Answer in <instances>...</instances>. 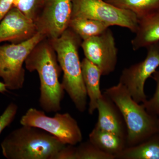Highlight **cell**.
Returning <instances> with one entry per match:
<instances>
[{
  "label": "cell",
  "instance_id": "obj_1",
  "mask_svg": "<svg viewBox=\"0 0 159 159\" xmlns=\"http://www.w3.org/2000/svg\"><path fill=\"white\" fill-rule=\"evenodd\" d=\"M45 39L31 51L25 64L30 72L35 71L38 74L40 82L39 102L41 108L46 112H57L61 109L65 94L59 81L61 70L50 40Z\"/></svg>",
  "mask_w": 159,
  "mask_h": 159
},
{
  "label": "cell",
  "instance_id": "obj_2",
  "mask_svg": "<svg viewBox=\"0 0 159 159\" xmlns=\"http://www.w3.org/2000/svg\"><path fill=\"white\" fill-rule=\"evenodd\" d=\"M66 145L45 131L22 125L6 136L1 147L7 159H57Z\"/></svg>",
  "mask_w": 159,
  "mask_h": 159
},
{
  "label": "cell",
  "instance_id": "obj_3",
  "mask_svg": "<svg viewBox=\"0 0 159 159\" xmlns=\"http://www.w3.org/2000/svg\"><path fill=\"white\" fill-rule=\"evenodd\" d=\"M50 41L63 72V88L77 110L84 112L87 108L88 96L78 53L81 39L68 28L59 38Z\"/></svg>",
  "mask_w": 159,
  "mask_h": 159
},
{
  "label": "cell",
  "instance_id": "obj_4",
  "mask_svg": "<svg viewBox=\"0 0 159 159\" xmlns=\"http://www.w3.org/2000/svg\"><path fill=\"white\" fill-rule=\"evenodd\" d=\"M103 93L122 114L127 129V147L138 145L159 132L158 116L148 113L142 103L136 102L121 83L106 89Z\"/></svg>",
  "mask_w": 159,
  "mask_h": 159
},
{
  "label": "cell",
  "instance_id": "obj_5",
  "mask_svg": "<svg viewBox=\"0 0 159 159\" xmlns=\"http://www.w3.org/2000/svg\"><path fill=\"white\" fill-rule=\"evenodd\" d=\"M46 38L43 34L37 32L22 42L0 45V78L7 89L22 88L25 81L23 65L34 48Z\"/></svg>",
  "mask_w": 159,
  "mask_h": 159
},
{
  "label": "cell",
  "instance_id": "obj_6",
  "mask_svg": "<svg viewBox=\"0 0 159 159\" xmlns=\"http://www.w3.org/2000/svg\"><path fill=\"white\" fill-rule=\"evenodd\" d=\"M20 123L45 131L66 145H75L82 140L77 121L68 113L56 112L54 117H50L44 111L30 108L21 117Z\"/></svg>",
  "mask_w": 159,
  "mask_h": 159
},
{
  "label": "cell",
  "instance_id": "obj_7",
  "mask_svg": "<svg viewBox=\"0 0 159 159\" xmlns=\"http://www.w3.org/2000/svg\"><path fill=\"white\" fill-rule=\"evenodd\" d=\"M72 18L97 20L109 27L118 26L136 32L139 19L133 12L104 0H72ZM71 18V19H72Z\"/></svg>",
  "mask_w": 159,
  "mask_h": 159
},
{
  "label": "cell",
  "instance_id": "obj_8",
  "mask_svg": "<svg viewBox=\"0 0 159 159\" xmlns=\"http://www.w3.org/2000/svg\"><path fill=\"white\" fill-rule=\"evenodd\" d=\"M145 59L122 70L119 82L126 88L133 99L138 103L147 100L145 85L147 80L159 67V42L147 48Z\"/></svg>",
  "mask_w": 159,
  "mask_h": 159
},
{
  "label": "cell",
  "instance_id": "obj_9",
  "mask_svg": "<svg viewBox=\"0 0 159 159\" xmlns=\"http://www.w3.org/2000/svg\"><path fill=\"white\" fill-rule=\"evenodd\" d=\"M72 10V0H44L34 21L38 32L50 40L58 38L69 28Z\"/></svg>",
  "mask_w": 159,
  "mask_h": 159
},
{
  "label": "cell",
  "instance_id": "obj_10",
  "mask_svg": "<svg viewBox=\"0 0 159 159\" xmlns=\"http://www.w3.org/2000/svg\"><path fill=\"white\" fill-rule=\"evenodd\" d=\"M80 46L85 58L99 68L102 76L115 70L118 51L113 33L109 28L99 35L83 40Z\"/></svg>",
  "mask_w": 159,
  "mask_h": 159
},
{
  "label": "cell",
  "instance_id": "obj_11",
  "mask_svg": "<svg viewBox=\"0 0 159 159\" xmlns=\"http://www.w3.org/2000/svg\"><path fill=\"white\" fill-rule=\"evenodd\" d=\"M38 32L35 22L13 7L0 22V43H17L31 38Z\"/></svg>",
  "mask_w": 159,
  "mask_h": 159
},
{
  "label": "cell",
  "instance_id": "obj_12",
  "mask_svg": "<svg viewBox=\"0 0 159 159\" xmlns=\"http://www.w3.org/2000/svg\"><path fill=\"white\" fill-rule=\"evenodd\" d=\"M98 118L95 127L126 139L127 129L124 119L116 105L106 94L98 100Z\"/></svg>",
  "mask_w": 159,
  "mask_h": 159
},
{
  "label": "cell",
  "instance_id": "obj_13",
  "mask_svg": "<svg viewBox=\"0 0 159 159\" xmlns=\"http://www.w3.org/2000/svg\"><path fill=\"white\" fill-rule=\"evenodd\" d=\"M135 36L131 41L134 51L159 42V9L139 19Z\"/></svg>",
  "mask_w": 159,
  "mask_h": 159
},
{
  "label": "cell",
  "instance_id": "obj_14",
  "mask_svg": "<svg viewBox=\"0 0 159 159\" xmlns=\"http://www.w3.org/2000/svg\"><path fill=\"white\" fill-rule=\"evenodd\" d=\"M82 76L88 97L89 98L88 111L93 114L97 110L98 100L102 94L100 89L102 73L99 68L85 57L81 62Z\"/></svg>",
  "mask_w": 159,
  "mask_h": 159
},
{
  "label": "cell",
  "instance_id": "obj_15",
  "mask_svg": "<svg viewBox=\"0 0 159 159\" xmlns=\"http://www.w3.org/2000/svg\"><path fill=\"white\" fill-rule=\"evenodd\" d=\"M89 141L103 152L114 157L115 159L127 147L125 138L95 126L89 135Z\"/></svg>",
  "mask_w": 159,
  "mask_h": 159
},
{
  "label": "cell",
  "instance_id": "obj_16",
  "mask_svg": "<svg viewBox=\"0 0 159 159\" xmlns=\"http://www.w3.org/2000/svg\"><path fill=\"white\" fill-rule=\"evenodd\" d=\"M116 159H159V132L138 145L126 147Z\"/></svg>",
  "mask_w": 159,
  "mask_h": 159
},
{
  "label": "cell",
  "instance_id": "obj_17",
  "mask_svg": "<svg viewBox=\"0 0 159 159\" xmlns=\"http://www.w3.org/2000/svg\"><path fill=\"white\" fill-rule=\"evenodd\" d=\"M109 27L99 21L84 18H72L69 26L82 40L99 35Z\"/></svg>",
  "mask_w": 159,
  "mask_h": 159
},
{
  "label": "cell",
  "instance_id": "obj_18",
  "mask_svg": "<svg viewBox=\"0 0 159 159\" xmlns=\"http://www.w3.org/2000/svg\"><path fill=\"white\" fill-rule=\"evenodd\" d=\"M120 9L133 12L138 19L159 9V0H105Z\"/></svg>",
  "mask_w": 159,
  "mask_h": 159
},
{
  "label": "cell",
  "instance_id": "obj_19",
  "mask_svg": "<svg viewBox=\"0 0 159 159\" xmlns=\"http://www.w3.org/2000/svg\"><path fill=\"white\" fill-rule=\"evenodd\" d=\"M67 159H115L114 157L103 152L89 141L81 143L77 146L68 145Z\"/></svg>",
  "mask_w": 159,
  "mask_h": 159
},
{
  "label": "cell",
  "instance_id": "obj_20",
  "mask_svg": "<svg viewBox=\"0 0 159 159\" xmlns=\"http://www.w3.org/2000/svg\"><path fill=\"white\" fill-rule=\"evenodd\" d=\"M44 3V0H13V7L34 21L42 9Z\"/></svg>",
  "mask_w": 159,
  "mask_h": 159
},
{
  "label": "cell",
  "instance_id": "obj_21",
  "mask_svg": "<svg viewBox=\"0 0 159 159\" xmlns=\"http://www.w3.org/2000/svg\"><path fill=\"white\" fill-rule=\"evenodd\" d=\"M151 77L156 83L155 92L150 99L142 103L148 113L158 116L159 115V70H157Z\"/></svg>",
  "mask_w": 159,
  "mask_h": 159
},
{
  "label": "cell",
  "instance_id": "obj_22",
  "mask_svg": "<svg viewBox=\"0 0 159 159\" xmlns=\"http://www.w3.org/2000/svg\"><path fill=\"white\" fill-rule=\"evenodd\" d=\"M17 105L11 102L0 116V134L3 130L13 122L17 113Z\"/></svg>",
  "mask_w": 159,
  "mask_h": 159
},
{
  "label": "cell",
  "instance_id": "obj_23",
  "mask_svg": "<svg viewBox=\"0 0 159 159\" xmlns=\"http://www.w3.org/2000/svg\"><path fill=\"white\" fill-rule=\"evenodd\" d=\"M13 7V0H0V22Z\"/></svg>",
  "mask_w": 159,
  "mask_h": 159
},
{
  "label": "cell",
  "instance_id": "obj_24",
  "mask_svg": "<svg viewBox=\"0 0 159 159\" xmlns=\"http://www.w3.org/2000/svg\"><path fill=\"white\" fill-rule=\"evenodd\" d=\"M7 89L6 88V85L3 82L0 81V93H5L7 92Z\"/></svg>",
  "mask_w": 159,
  "mask_h": 159
},
{
  "label": "cell",
  "instance_id": "obj_25",
  "mask_svg": "<svg viewBox=\"0 0 159 159\" xmlns=\"http://www.w3.org/2000/svg\"><path fill=\"white\" fill-rule=\"evenodd\" d=\"M158 125H159V115L158 116Z\"/></svg>",
  "mask_w": 159,
  "mask_h": 159
}]
</instances>
